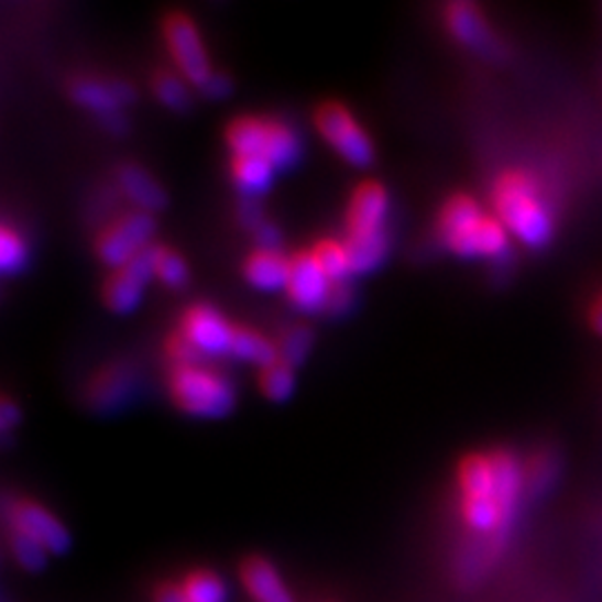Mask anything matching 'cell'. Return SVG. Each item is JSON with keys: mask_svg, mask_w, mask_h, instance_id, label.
Returning a JSON list of instances; mask_svg holds the SVG:
<instances>
[{"mask_svg": "<svg viewBox=\"0 0 602 602\" xmlns=\"http://www.w3.org/2000/svg\"><path fill=\"white\" fill-rule=\"evenodd\" d=\"M493 208L506 232L529 248H543L554 234V217L534 175L506 169L493 186Z\"/></svg>", "mask_w": 602, "mask_h": 602, "instance_id": "1", "label": "cell"}, {"mask_svg": "<svg viewBox=\"0 0 602 602\" xmlns=\"http://www.w3.org/2000/svg\"><path fill=\"white\" fill-rule=\"evenodd\" d=\"M438 234L453 254L464 260H500L508 250L506 228L469 195H453L445 201L438 212Z\"/></svg>", "mask_w": 602, "mask_h": 602, "instance_id": "2", "label": "cell"}, {"mask_svg": "<svg viewBox=\"0 0 602 602\" xmlns=\"http://www.w3.org/2000/svg\"><path fill=\"white\" fill-rule=\"evenodd\" d=\"M167 395L182 413L201 419L223 417L234 406L232 382L204 362L172 366L167 375Z\"/></svg>", "mask_w": 602, "mask_h": 602, "instance_id": "3", "label": "cell"}, {"mask_svg": "<svg viewBox=\"0 0 602 602\" xmlns=\"http://www.w3.org/2000/svg\"><path fill=\"white\" fill-rule=\"evenodd\" d=\"M154 215L132 208L123 215H117L99 230L95 237V252L108 269H121L154 243Z\"/></svg>", "mask_w": 602, "mask_h": 602, "instance_id": "4", "label": "cell"}, {"mask_svg": "<svg viewBox=\"0 0 602 602\" xmlns=\"http://www.w3.org/2000/svg\"><path fill=\"white\" fill-rule=\"evenodd\" d=\"M313 121L324 141L347 163L355 167H366L373 161L375 147L369 132L341 101L328 99L319 103L315 108Z\"/></svg>", "mask_w": 602, "mask_h": 602, "instance_id": "5", "label": "cell"}, {"mask_svg": "<svg viewBox=\"0 0 602 602\" xmlns=\"http://www.w3.org/2000/svg\"><path fill=\"white\" fill-rule=\"evenodd\" d=\"M165 47L175 63L177 72L195 88L208 80V76L215 72L208 58V50L204 45L201 32L190 14L182 10H172L163 17L161 23Z\"/></svg>", "mask_w": 602, "mask_h": 602, "instance_id": "6", "label": "cell"}, {"mask_svg": "<svg viewBox=\"0 0 602 602\" xmlns=\"http://www.w3.org/2000/svg\"><path fill=\"white\" fill-rule=\"evenodd\" d=\"M6 529L21 532L36 540L50 556H63L72 547V536L56 515L32 497L8 495L3 502Z\"/></svg>", "mask_w": 602, "mask_h": 602, "instance_id": "7", "label": "cell"}, {"mask_svg": "<svg viewBox=\"0 0 602 602\" xmlns=\"http://www.w3.org/2000/svg\"><path fill=\"white\" fill-rule=\"evenodd\" d=\"M177 330L193 343L201 358L230 353L234 324L208 304H193L184 310Z\"/></svg>", "mask_w": 602, "mask_h": 602, "instance_id": "8", "label": "cell"}, {"mask_svg": "<svg viewBox=\"0 0 602 602\" xmlns=\"http://www.w3.org/2000/svg\"><path fill=\"white\" fill-rule=\"evenodd\" d=\"M152 245L145 248L141 254H136L134 260L128 262L125 266L114 269L108 275V280L103 282L101 297H103V304L112 313L125 315V313H132L139 306L147 282L154 277Z\"/></svg>", "mask_w": 602, "mask_h": 602, "instance_id": "9", "label": "cell"}, {"mask_svg": "<svg viewBox=\"0 0 602 602\" xmlns=\"http://www.w3.org/2000/svg\"><path fill=\"white\" fill-rule=\"evenodd\" d=\"M67 92L74 103L95 112L101 123L114 114H121V108L132 103L136 95L128 80H101L95 76H74L67 85Z\"/></svg>", "mask_w": 602, "mask_h": 602, "instance_id": "10", "label": "cell"}, {"mask_svg": "<svg viewBox=\"0 0 602 602\" xmlns=\"http://www.w3.org/2000/svg\"><path fill=\"white\" fill-rule=\"evenodd\" d=\"M330 280L315 264L310 250H297L291 254V275L286 282V297L304 313H319L326 306Z\"/></svg>", "mask_w": 602, "mask_h": 602, "instance_id": "11", "label": "cell"}, {"mask_svg": "<svg viewBox=\"0 0 602 602\" xmlns=\"http://www.w3.org/2000/svg\"><path fill=\"white\" fill-rule=\"evenodd\" d=\"M388 212V193L386 188L375 182L366 179L358 184L349 197L347 204V217H343V226H347V237L358 234H371L377 230H384Z\"/></svg>", "mask_w": 602, "mask_h": 602, "instance_id": "12", "label": "cell"}, {"mask_svg": "<svg viewBox=\"0 0 602 602\" xmlns=\"http://www.w3.org/2000/svg\"><path fill=\"white\" fill-rule=\"evenodd\" d=\"M136 386V371L128 362H110L92 373L85 386V399L95 411L110 413L128 402Z\"/></svg>", "mask_w": 602, "mask_h": 602, "instance_id": "13", "label": "cell"}, {"mask_svg": "<svg viewBox=\"0 0 602 602\" xmlns=\"http://www.w3.org/2000/svg\"><path fill=\"white\" fill-rule=\"evenodd\" d=\"M239 580L254 602H295L277 567L264 556H245L239 565Z\"/></svg>", "mask_w": 602, "mask_h": 602, "instance_id": "14", "label": "cell"}, {"mask_svg": "<svg viewBox=\"0 0 602 602\" xmlns=\"http://www.w3.org/2000/svg\"><path fill=\"white\" fill-rule=\"evenodd\" d=\"M445 23L449 28V32L453 34V39L458 43H462L469 50L482 52V54H491L497 50V43L491 34V28L484 19V14L480 12L478 6L473 3H451L445 10Z\"/></svg>", "mask_w": 602, "mask_h": 602, "instance_id": "15", "label": "cell"}, {"mask_svg": "<svg viewBox=\"0 0 602 602\" xmlns=\"http://www.w3.org/2000/svg\"><path fill=\"white\" fill-rule=\"evenodd\" d=\"M241 273L256 291L286 288L291 275V254H284L282 250L254 248L245 254Z\"/></svg>", "mask_w": 602, "mask_h": 602, "instance_id": "16", "label": "cell"}, {"mask_svg": "<svg viewBox=\"0 0 602 602\" xmlns=\"http://www.w3.org/2000/svg\"><path fill=\"white\" fill-rule=\"evenodd\" d=\"M117 188L132 204L134 210L156 212L165 206V190L150 175V172L136 163H123L117 167Z\"/></svg>", "mask_w": 602, "mask_h": 602, "instance_id": "17", "label": "cell"}, {"mask_svg": "<svg viewBox=\"0 0 602 602\" xmlns=\"http://www.w3.org/2000/svg\"><path fill=\"white\" fill-rule=\"evenodd\" d=\"M266 119L262 114H239L226 125L223 139L232 156H262Z\"/></svg>", "mask_w": 602, "mask_h": 602, "instance_id": "18", "label": "cell"}, {"mask_svg": "<svg viewBox=\"0 0 602 602\" xmlns=\"http://www.w3.org/2000/svg\"><path fill=\"white\" fill-rule=\"evenodd\" d=\"M275 172L273 163L264 156H230V175L243 197L256 199L269 193Z\"/></svg>", "mask_w": 602, "mask_h": 602, "instance_id": "19", "label": "cell"}, {"mask_svg": "<svg viewBox=\"0 0 602 602\" xmlns=\"http://www.w3.org/2000/svg\"><path fill=\"white\" fill-rule=\"evenodd\" d=\"M230 355H234L241 362H250L256 369H264L280 360L277 341L269 339L260 330L234 324L232 341H230Z\"/></svg>", "mask_w": 602, "mask_h": 602, "instance_id": "20", "label": "cell"}, {"mask_svg": "<svg viewBox=\"0 0 602 602\" xmlns=\"http://www.w3.org/2000/svg\"><path fill=\"white\" fill-rule=\"evenodd\" d=\"M343 245L349 252L351 273L364 275L375 271L388 254V232L377 230L371 234H358V237H343Z\"/></svg>", "mask_w": 602, "mask_h": 602, "instance_id": "21", "label": "cell"}, {"mask_svg": "<svg viewBox=\"0 0 602 602\" xmlns=\"http://www.w3.org/2000/svg\"><path fill=\"white\" fill-rule=\"evenodd\" d=\"M299 154H302V143L297 132L288 123L275 117H269L262 156L269 158L275 169H286L297 163Z\"/></svg>", "mask_w": 602, "mask_h": 602, "instance_id": "22", "label": "cell"}, {"mask_svg": "<svg viewBox=\"0 0 602 602\" xmlns=\"http://www.w3.org/2000/svg\"><path fill=\"white\" fill-rule=\"evenodd\" d=\"M150 90L154 99L172 112H186L193 103L190 83L179 72L165 67L154 69V74L150 76Z\"/></svg>", "mask_w": 602, "mask_h": 602, "instance_id": "23", "label": "cell"}, {"mask_svg": "<svg viewBox=\"0 0 602 602\" xmlns=\"http://www.w3.org/2000/svg\"><path fill=\"white\" fill-rule=\"evenodd\" d=\"M310 254L315 264L321 269V273L330 280V282H343L349 280L351 273V262H349V252L347 245H343V239H319L313 243Z\"/></svg>", "mask_w": 602, "mask_h": 602, "instance_id": "24", "label": "cell"}, {"mask_svg": "<svg viewBox=\"0 0 602 602\" xmlns=\"http://www.w3.org/2000/svg\"><path fill=\"white\" fill-rule=\"evenodd\" d=\"M152 269H154V280H158L163 286L172 291L184 288L190 280V271L184 256L163 243L152 245Z\"/></svg>", "mask_w": 602, "mask_h": 602, "instance_id": "25", "label": "cell"}, {"mask_svg": "<svg viewBox=\"0 0 602 602\" xmlns=\"http://www.w3.org/2000/svg\"><path fill=\"white\" fill-rule=\"evenodd\" d=\"M179 584L186 602H228V584L217 571L193 569Z\"/></svg>", "mask_w": 602, "mask_h": 602, "instance_id": "26", "label": "cell"}, {"mask_svg": "<svg viewBox=\"0 0 602 602\" xmlns=\"http://www.w3.org/2000/svg\"><path fill=\"white\" fill-rule=\"evenodd\" d=\"M313 328L304 321H295L291 326H286L280 337H277V351H280V360H284L286 364H291L293 369L297 364H302L313 347Z\"/></svg>", "mask_w": 602, "mask_h": 602, "instance_id": "27", "label": "cell"}, {"mask_svg": "<svg viewBox=\"0 0 602 602\" xmlns=\"http://www.w3.org/2000/svg\"><path fill=\"white\" fill-rule=\"evenodd\" d=\"M6 543H8V549L14 558V562L23 571L39 573L47 567L50 554L36 540H32L30 536H25L21 532H14V529H6Z\"/></svg>", "mask_w": 602, "mask_h": 602, "instance_id": "28", "label": "cell"}, {"mask_svg": "<svg viewBox=\"0 0 602 602\" xmlns=\"http://www.w3.org/2000/svg\"><path fill=\"white\" fill-rule=\"evenodd\" d=\"M260 391L271 402H286L295 388V369L284 360H277L264 369H260Z\"/></svg>", "mask_w": 602, "mask_h": 602, "instance_id": "29", "label": "cell"}, {"mask_svg": "<svg viewBox=\"0 0 602 602\" xmlns=\"http://www.w3.org/2000/svg\"><path fill=\"white\" fill-rule=\"evenodd\" d=\"M28 262V243L12 226L0 228V269L6 275L19 273Z\"/></svg>", "mask_w": 602, "mask_h": 602, "instance_id": "30", "label": "cell"}, {"mask_svg": "<svg viewBox=\"0 0 602 602\" xmlns=\"http://www.w3.org/2000/svg\"><path fill=\"white\" fill-rule=\"evenodd\" d=\"M163 353H165V360L169 362V369H172V366L195 364V362H201V360H204V358L195 351L193 343H190L179 330H172V332L165 337Z\"/></svg>", "mask_w": 602, "mask_h": 602, "instance_id": "31", "label": "cell"}, {"mask_svg": "<svg viewBox=\"0 0 602 602\" xmlns=\"http://www.w3.org/2000/svg\"><path fill=\"white\" fill-rule=\"evenodd\" d=\"M353 306H355L353 284L349 280L332 282L330 291H328V297H326L324 313H328L330 317H341V315H347Z\"/></svg>", "mask_w": 602, "mask_h": 602, "instance_id": "32", "label": "cell"}, {"mask_svg": "<svg viewBox=\"0 0 602 602\" xmlns=\"http://www.w3.org/2000/svg\"><path fill=\"white\" fill-rule=\"evenodd\" d=\"M237 221L241 223V228H245L248 232H256L262 226H264V212H262V206L256 204V199H250V197H243L237 206Z\"/></svg>", "mask_w": 602, "mask_h": 602, "instance_id": "33", "label": "cell"}, {"mask_svg": "<svg viewBox=\"0 0 602 602\" xmlns=\"http://www.w3.org/2000/svg\"><path fill=\"white\" fill-rule=\"evenodd\" d=\"M199 92L206 97V99H223L232 92V78L226 74V72H212L208 76V80L201 85Z\"/></svg>", "mask_w": 602, "mask_h": 602, "instance_id": "34", "label": "cell"}, {"mask_svg": "<svg viewBox=\"0 0 602 602\" xmlns=\"http://www.w3.org/2000/svg\"><path fill=\"white\" fill-rule=\"evenodd\" d=\"M152 602H186L182 584L175 580H161L152 591Z\"/></svg>", "mask_w": 602, "mask_h": 602, "instance_id": "35", "label": "cell"}, {"mask_svg": "<svg viewBox=\"0 0 602 602\" xmlns=\"http://www.w3.org/2000/svg\"><path fill=\"white\" fill-rule=\"evenodd\" d=\"M254 239H256V248H266V250H280V243H282V234L277 226H273L271 221H264V226L254 232Z\"/></svg>", "mask_w": 602, "mask_h": 602, "instance_id": "36", "label": "cell"}, {"mask_svg": "<svg viewBox=\"0 0 602 602\" xmlns=\"http://www.w3.org/2000/svg\"><path fill=\"white\" fill-rule=\"evenodd\" d=\"M19 406L6 395L3 402H0V426H3V434H10L12 426L19 424Z\"/></svg>", "mask_w": 602, "mask_h": 602, "instance_id": "37", "label": "cell"}, {"mask_svg": "<svg viewBox=\"0 0 602 602\" xmlns=\"http://www.w3.org/2000/svg\"><path fill=\"white\" fill-rule=\"evenodd\" d=\"M591 324L598 332H602V297L595 302V306L591 310Z\"/></svg>", "mask_w": 602, "mask_h": 602, "instance_id": "38", "label": "cell"}]
</instances>
